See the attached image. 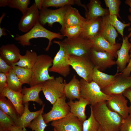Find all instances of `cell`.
<instances>
[{"label": "cell", "instance_id": "cell-7", "mask_svg": "<svg viewBox=\"0 0 131 131\" xmlns=\"http://www.w3.org/2000/svg\"><path fill=\"white\" fill-rule=\"evenodd\" d=\"M69 64L82 79L88 82L92 81V74L95 66L89 56L70 55Z\"/></svg>", "mask_w": 131, "mask_h": 131}, {"label": "cell", "instance_id": "cell-39", "mask_svg": "<svg viewBox=\"0 0 131 131\" xmlns=\"http://www.w3.org/2000/svg\"><path fill=\"white\" fill-rule=\"evenodd\" d=\"M105 5L108 8L109 15H115L121 19L119 16L120 6L121 2L120 0H105Z\"/></svg>", "mask_w": 131, "mask_h": 131}, {"label": "cell", "instance_id": "cell-19", "mask_svg": "<svg viewBox=\"0 0 131 131\" xmlns=\"http://www.w3.org/2000/svg\"><path fill=\"white\" fill-rule=\"evenodd\" d=\"M20 55L19 49L14 44L3 45L0 48V58L11 66L18 61Z\"/></svg>", "mask_w": 131, "mask_h": 131}, {"label": "cell", "instance_id": "cell-26", "mask_svg": "<svg viewBox=\"0 0 131 131\" xmlns=\"http://www.w3.org/2000/svg\"><path fill=\"white\" fill-rule=\"evenodd\" d=\"M64 92L66 98L69 100L76 99L79 100L81 98L80 82L75 75H74L70 81L65 84Z\"/></svg>", "mask_w": 131, "mask_h": 131}, {"label": "cell", "instance_id": "cell-18", "mask_svg": "<svg viewBox=\"0 0 131 131\" xmlns=\"http://www.w3.org/2000/svg\"><path fill=\"white\" fill-rule=\"evenodd\" d=\"M102 24V18L87 20L82 26L81 35L83 37L91 40L100 34Z\"/></svg>", "mask_w": 131, "mask_h": 131}, {"label": "cell", "instance_id": "cell-50", "mask_svg": "<svg viewBox=\"0 0 131 131\" xmlns=\"http://www.w3.org/2000/svg\"><path fill=\"white\" fill-rule=\"evenodd\" d=\"M128 19L131 22V15H129L128 16ZM129 31H130V32L129 34L128 35L127 37L129 38L131 37V27L129 28L128 29Z\"/></svg>", "mask_w": 131, "mask_h": 131}, {"label": "cell", "instance_id": "cell-40", "mask_svg": "<svg viewBox=\"0 0 131 131\" xmlns=\"http://www.w3.org/2000/svg\"><path fill=\"white\" fill-rule=\"evenodd\" d=\"M14 125L15 123L11 117L0 109V130L9 129Z\"/></svg>", "mask_w": 131, "mask_h": 131}, {"label": "cell", "instance_id": "cell-43", "mask_svg": "<svg viewBox=\"0 0 131 131\" xmlns=\"http://www.w3.org/2000/svg\"><path fill=\"white\" fill-rule=\"evenodd\" d=\"M7 86L6 74L3 73H0V93Z\"/></svg>", "mask_w": 131, "mask_h": 131}, {"label": "cell", "instance_id": "cell-22", "mask_svg": "<svg viewBox=\"0 0 131 131\" xmlns=\"http://www.w3.org/2000/svg\"><path fill=\"white\" fill-rule=\"evenodd\" d=\"M21 91H16L6 87L0 94L7 97L12 103L18 114L21 115L23 113L24 106L23 104Z\"/></svg>", "mask_w": 131, "mask_h": 131}, {"label": "cell", "instance_id": "cell-35", "mask_svg": "<svg viewBox=\"0 0 131 131\" xmlns=\"http://www.w3.org/2000/svg\"><path fill=\"white\" fill-rule=\"evenodd\" d=\"M90 109V117L83 122V131H98L100 127V125L95 118L91 108Z\"/></svg>", "mask_w": 131, "mask_h": 131}, {"label": "cell", "instance_id": "cell-20", "mask_svg": "<svg viewBox=\"0 0 131 131\" xmlns=\"http://www.w3.org/2000/svg\"><path fill=\"white\" fill-rule=\"evenodd\" d=\"M87 11L85 16L87 20L102 17L109 15L108 9L102 7L100 1L97 0H91L87 6Z\"/></svg>", "mask_w": 131, "mask_h": 131}, {"label": "cell", "instance_id": "cell-28", "mask_svg": "<svg viewBox=\"0 0 131 131\" xmlns=\"http://www.w3.org/2000/svg\"><path fill=\"white\" fill-rule=\"evenodd\" d=\"M38 56L35 51L27 50L25 55H20L19 60L12 66L16 65L32 69L37 60Z\"/></svg>", "mask_w": 131, "mask_h": 131}, {"label": "cell", "instance_id": "cell-6", "mask_svg": "<svg viewBox=\"0 0 131 131\" xmlns=\"http://www.w3.org/2000/svg\"><path fill=\"white\" fill-rule=\"evenodd\" d=\"M53 42L58 44L59 49L53 59L52 65L49 69V71L56 73L66 77L70 71V55L62 41H54Z\"/></svg>", "mask_w": 131, "mask_h": 131}, {"label": "cell", "instance_id": "cell-5", "mask_svg": "<svg viewBox=\"0 0 131 131\" xmlns=\"http://www.w3.org/2000/svg\"><path fill=\"white\" fill-rule=\"evenodd\" d=\"M62 41L69 55L89 56L90 50L93 47L91 41L81 35L73 38H66Z\"/></svg>", "mask_w": 131, "mask_h": 131}, {"label": "cell", "instance_id": "cell-38", "mask_svg": "<svg viewBox=\"0 0 131 131\" xmlns=\"http://www.w3.org/2000/svg\"><path fill=\"white\" fill-rule=\"evenodd\" d=\"M43 113H41L37 117L31 122L27 128L31 129L33 131H44L48 125L43 118Z\"/></svg>", "mask_w": 131, "mask_h": 131}, {"label": "cell", "instance_id": "cell-47", "mask_svg": "<svg viewBox=\"0 0 131 131\" xmlns=\"http://www.w3.org/2000/svg\"><path fill=\"white\" fill-rule=\"evenodd\" d=\"M11 131H26L20 127L14 125L12 126L10 128Z\"/></svg>", "mask_w": 131, "mask_h": 131}, {"label": "cell", "instance_id": "cell-25", "mask_svg": "<svg viewBox=\"0 0 131 131\" xmlns=\"http://www.w3.org/2000/svg\"><path fill=\"white\" fill-rule=\"evenodd\" d=\"M86 20L77 9L69 5L64 16V27L78 25L82 26Z\"/></svg>", "mask_w": 131, "mask_h": 131}, {"label": "cell", "instance_id": "cell-56", "mask_svg": "<svg viewBox=\"0 0 131 131\" xmlns=\"http://www.w3.org/2000/svg\"><path fill=\"white\" fill-rule=\"evenodd\" d=\"M130 41L131 42V38L130 39Z\"/></svg>", "mask_w": 131, "mask_h": 131}, {"label": "cell", "instance_id": "cell-48", "mask_svg": "<svg viewBox=\"0 0 131 131\" xmlns=\"http://www.w3.org/2000/svg\"><path fill=\"white\" fill-rule=\"evenodd\" d=\"M8 0H0V7H4L8 6Z\"/></svg>", "mask_w": 131, "mask_h": 131}, {"label": "cell", "instance_id": "cell-12", "mask_svg": "<svg viewBox=\"0 0 131 131\" xmlns=\"http://www.w3.org/2000/svg\"><path fill=\"white\" fill-rule=\"evenodd\" d=\"M89 57L95 67L101 72L116 64L115 57L112 54L93 48L90 50Z\"/></svg>", "mask_w": 131, "mask_h": 131}, {"label": "cell", "instance_id": "cell-37", "mask_svg": "<svg viewBox=\"0 0 131 131\" xmlns=\"http://www.w3.org/2000/svg\"><path fill=\"white\" fill-rule=\"evenodd\" d=\"M30 3L29 0H8V6L11 8L19 10L23 15L28 9Z\"/></svg>", "mask_w": 131, "mask_h": 131}, {"label": "cell", "instance_id": "cell-42", "mask_svg": "<svg viewBox=\"0 0 131 131\" xmlns=\"http://www.w3.org/2000/svg\"><path fill=\"white\" fill-rule=\"evenodd\" d=\"M12 69V67L0 58V72L7 75Z\"/></svg>", "mask_w": 131, "mask_h": 131}, {"label": "cell", "instance_id": "cell-8", "mask_svg": "<svg viewBox=\"0 0 131 131\" xmlns=\"http://www.w3.org/2000/svg\"><path fill=\"white\" fill-rule=\"evenodd\" d=\"M66 83L62 77L59 76L42 83V91L46 99L51 104L65 95L64 89Z\"/></svg>", "mask_w": 131, "mask_h": 131}, {"label": "cell", "instance_id": "cell-32", "mask_svg": "<svg viewBox=\"0 0 131 131\" xmlns=\"http://www.w3.org/2000/svg\"><path fill=\"white\" fill-rule=\"evenodd\" d=\"M100 34L105 39L112 44H115L118 34L116 30L110 24L103 23Z\"/></svg>", "mask_w": 131, "mask_h": 131}, {"label": "cell", "instance_id": "cell-53", "mask_svg": "<svg viewBox=\"0 0 131 131\" xmlns=\"http://www.w3.org/2000/svg\"><path fill=\"white\" fill-rule=\"evenodd\" d=\"M0 131H11L10 129L3 130H0Z\"/></svg>", "mask_w": 131, "mask_h": 131}, {"label": "cell", "instance_id": "cell-55", "mask_svg": "<svg viewBox=\"0 0 131 131\" xmlns=\"http://www.w3.org/2000/svg\"><path fill=\"white\" fill-rule=\"evenodd\" d=\"M54 131H57L54 128H53Z\"/></svg>", "mask_w": 131, "mask_h": 131}, {"label": "cell", "instance_id": "cell-29", "mask_svg": "<svg viewBox=\"0 0 131 131\" xmlns=\"http://www.w3.org/2000/svg\"><path fill=\"white\" fill-rule=\"evenodd\" d=\"M0 109L13 119L16 126L19 116L16 108L11 101L0 94Z\"/></svg>", "mask_w": 131, "mask_h": 131}, {"label": "cell", "instance_id": "cell-45", "mask_svg": "<svg viewBox=\"0 0 131 131\" xmlns=\"http://www.w3.org/2000/svg\"><path fill=\"white\" fill-rule=\"evenodd\" d=\"M123 94L129 100L130 102V105L129 107V114L131 115V87L125 90L123 92Z\"/></svg>", "mask_w": 131, "mask_h": 131}, {"label": "cell", "instance_id": "cell-3", "mask_svg": "<svg viewBox=\"0 0 131 131\" xmlns=\"http://www.w3.org/2000/svg\"><path fill=\"white\" fill-rule=\"evenodd\" d=\"M53 59L46 54L38 55L37 60L32 69V74L29 85L32 86L54 79L49 74V69L53 64Z\"/></svg>", "mask_w": 131, "mask_h": 131}, {"label": "cell", "instance_id": "cell-44", "mask_svg": "<svg viewBox=\"0 0 131 131\" xmlns=\"http://www.w3.org/2000/svg\"><path fill=\"white\" fill-rule=\"evenodd\" d=\"M130 51L131 54L130 61L125 69L121 72L123 75L126 76H130L131 72V47Z\"/></svg>", "mask_w": 131, "mask_h": 131}, {"label": "cell", "instance_id": "cell-2", "mask_svg": "<svg viewBox=\"0 0 131 131\" xmlns=\"http://www.w3.org/2000/svg\"><path fill=\"white\" fill-rule=\"evenodd\" d=\"M64 36L62 34L51 31L47 29L37 22L34 26L30 31L21 35H18L15 37V40L23 47L31 45L30 40L33 38H45L48 39L49 42L45 49V51L49 50L52 45V41L55 38L60 39Z\"/></svg>", "mask_w": 131, "mask_h": 131}, {"label": "cell", "instance_id": "cell-49", "mask_svg": "<svg viewBox=\"0 0 131 131\" xmlns=\"http://www.w3.org/2000/svg\"><path fill=\"white\" fill-rule=\"evenodd\" d=\"M5 29L4 28H1L0 27V37L3 36H5L7 35L5 32Z\"/></svg>", "mask_w": 131, "mask_h": 131}, {"label": "cell", "instance_id": "cell-17", "mask_svg": "<svg viewBox=\"0 0 131 131\" xmlns=\"http://www.w3.org/2000/svg\"><path fill=\"white\" fill-rule=\"evenodd\" d=\"M93 48L101 51L107 52L117 58V52L121 48L122 44L116 43L112 44L105 39L100 34L90 40Z\"/></svg>", "mask_w": 131, "mask_h": 131}, {"label": "cell", "instance_id": "cell-4", "mask_svg": "<svg viewBox=\"0 0 131 131\" xmlns=\"http://www.w3.org/2000/svg\"><path fill=\"white\" fill-rule=\"evenodd\" d=\"M80 81L81 97L88 100L91 106L106 102L110 98L111 96L103 92L99 87L93 81L88 82L82 78Z\"/></svg>", "mask_w": 131, "mask_h": 131}, {"label": "cell", "instance_id": "cell-21", "mask_svg": "<svg viewBox=\"0 0 131 131\" xmlns=\"http://www.w3.org/2000/svg\"><path fill=\"white\" fill-rule=\"evenodd\" d=\"M24 105V110L22 114L19 116L17 124L18 126L26 131V128L33 120L37 117L41 113L43 112L45 105L43 104L42 108L39 110L31 112L29 109V103H25Z\"/></svg>", "mask_w": 131, "mask_h": 131}, {"label": "cell", "instance_id": "cell-11", "mask_svg": "<svg viewBox=\"0 0 131 131\" xmlns=\"http://www.w3.org/2000/svg\"><path fill=\"white\" fill-rule=\"evenodd\" d=\"M131 87V75L126 76L119 73L115 80L101 89L105 94L110 96L123 94L127 89Z\"/></svg>", "mask_w": 131, "mask_h": 131}, {"label": "cell", "instance_id": "cell-16", "mask_svg": "<svg viewBox=\"0 0 131 131\" xmlns=\"http://www.w3.org/2000/svg\"><path fill=\"white\" fill-rule=\"evenodd\" d=\"M127 36L123 38L122 43L120 48L117 52V59L115 61L119 72H122L126 68L130 60L129 52L131 49V44Z\"/></svg>", "mask_w": 131, "mask_h": 131}, {"label": "cell", "instance_id": "cell-41", "mask_svg": "<svg viewBox=\"0 0 131 131\" xmlns=\"http://www.w3.org/2000/svg\"><path fill=\"white\" fill-rule=\"evenodd\" d=\"M119 131H131V115H129L124 120L120 128Z\"/></svg>", "mask_w": 131, "mask_h": 131}, {"label": "cell", "instance_id": "cell-52", "mask_svg": "<svg viewBox=\"0 0 131 131\" xmlns=\"http://www.w3.org/2000/svg\"><path fill=\"white\" fill-rule=\"evenodd\" d=\"M6 14L5 13H3V14L0 18V24L3 19L4 17L5 16Z\"/></svg>", "mask_w": 131, "mask_h": 131}, {"label": "cell", "instance_id": "cell-14", "mask_svg": "<svg viewBox=\"0 0 131 131\" xmlns=\"http://www.w3.org/2000/svg\"><path fill=\"white\" fill-rule=\"evenodd\" d=\"M39 15V11L34 3L23 14L18 24V29L23 32H28L38 21Z\"/></svg>", "mask_w": 131, "mask_h": 131}, {"label": "cell", "instance_id": "cell-15", "mask_svg": "<svg viewBox=\"0 0 131 131\" xmlns=\"http://www.w3.org/2000/svg\"><path fill=\"white\" fill-rule=\"evenodd\" d=\"M128 100L123 94L111 96L110 98L106 101V105L111 110L116 112L124 119L129 115Z\"/></svg>", "mask_w": 131, "mask_h": 131}, {"label": "cell", "instance_id": "cell-34", "mask_svg": "<svg viewBox=\"0 0 131 131\" xmlns=\"http://www.w3.org/2000/svg\"><path fill=\"white\" fill-rule=\"evenodd\" d=\"M6 76L7 86L16 91H21L23 84L20 82L12 69L10 70Z\"/></svg>", "mask_w": 131, "mask_h": 131}, {"label": "cell", "instance_id": "cell-23", "mask_svg": "<svg viewBox=\"0 0 131 131\" xmlns=\"http://www.w3.org/2000/svg\"><path fill=\"white\" fill-rule=\"evenodd\" d=\"M41 91L42 83L29 88L24 87L21 91L23 103L33 101L36 102L40 105H43V102L39 96V93Z\"/></svg>", "mask_w": 131, "mask_h": 131}, {"label": "cell", "instance_id": "cell-51", "mask_svg": "<svg viewBox=\"0 0 131 131\" xmlns=\"http://www.w3.org/2000/svg\"><path fill=\"white\" fill-rule=\"evenodd\" d=\"M125 3L130 7L129 11L130 13H131V0H126L125 1Z\"/></svg>", "mask_w": 131, "mask_h": 131}, {"label": "cell", "instance_id": "cell-27", "mask_svg": "<svg viewBox=\"0 0 131 131\" xmlns=\"http://www.w3.org/2000/svg\"><path fill=\"white\" fill-rule=\"evenodd\" d=\"M119 72L117 70L115 75H109L99 71L94 67L92 76V81L97 84L101 89L113 82L119 74Z\"/></svg>", "mask_w": 131, "mask_h": 131}, {"label": "cell", "instance_id": "cell-30", "mask_svg": "<svg viewBox=\"0 0 131 131\" xmlns=\"http://www.w3.org/2000/svg\"><path fill=\"white\" fill-rule=\"evenodd\" d=\"M76 4L83 7L86 12L87 11V7L82 4L80 0H43L42 7L46 8L53 7L60 8L67 5Z\"/></svg>", "mask_w": 131, "mask_h": 131}, {"label": "cell", "instance_id": "cell-46", "mask_svg": "<svg viewBox=\"0 0 131 131\" xmlns=\"http://www.w3.org/2000/svg\"><path fill=\"white\" fill-rule=\"evenodd\" d=\"M43 0H35L34 3L36 4L39 10L42 8V4Z\"/></svg>", "mask_w": 131, "mask_h": 131}, {"label": "cell", "instance_id": "cell-9", "mask_svg": "<svg viewBox=\"0 0 131 131\" xmlns=\"http://www.w3.org/2000/svg\"><path fill=\"white\" fill-rule=\"evenodd\" d=\"M69 6L54 10L42 8L40 10L38 22L43 26L48 24L51 27L54 23L57 22L61 25V28L64 27V16Z\"/></svg>", "mask_w": 131, "mask_h": 131}, {"label": "cell", "instance_id": "cell-31", "mask_svg": "<svg viewBox=\"0 0 131 131\" xmlns=\"http://www.w3.org/2000/svg\"><path fill=\"white\" fill-rule=\"evenodd\" d=\"M117 17L115 15H109L106 16L102 17V22L112 25L121 35L123 38L124 37L123 32L125 28L129 26L131 23H130L127 24L123 23L119 20Z\"/></svg>", "mask_w": 131, "mask_h": 131}, {"label": "cell", "instance_id": "cell-13", "mask_svg": "<svg viewBox=\"0 0 131 131\" xmlns=\"http://www.w3.org/2000/svg\"><path fill=\"white\" fill-rule=\"evenodd\" d=\"M82 124V122L70 112L65 117L51 123L57 131H83Z\"/></svg>", "mask_w": 131, "mask_h": 131}, {"label": "cell", "instance_id": "cell-54", "mask_svg": "<svg viewBox=\"0 0 131 131\" xmlns=\"http://www.w3.org/2000/svg\"><path fill=\"white\" fill-rule=\"evenodd\" d=\"M98 131H104L100 127V128Z\"/></svg>", "mask_w": 131, "mask_h": 131}, {"label": "cell", "instance_id": "cell-24", "mask_svg": "<svg viewBox=\"0 0 131 131\" xmlns=\"http://www.w3.org/2000/svg\"><path fill=\"white\" fill-rule=\"evenodd\" d=\"M67 103L70 107V112L80 121L83 122L86 119L85 108L87 105L90 104L88 100L81 97L78 101L69 100Z\"/></svg>", "mask_w": 131, "mask_h": 131}, {"label": "cell", "instance_id": "cell-33", "mask_svg": "<svg viewBox=\"0 0 131 131\" xmlns=\"http://www.w3.org/2000/svg\"><path fill=\"white\" fill-rule=\"evenodd\" d=\"M11 66L21 82L23 84H27L29 85L32 74V69L16 65Z\"/></svg>", "mask_w": 131, "mask_h": 131}, {"label": "cell", "instance_id": "cell-1", "mask_svg": "<svg viewBox=\"0 0 131 131\" xmlns=\"http://www.w3.org/2000/svg\"><path fill=\"white\" fill-rule=\"evenodd\" d=\"M90 107L93 115L104 131H119L124 119L107 107L106 101L98 103Z\"/></svg>", "mask_w": 131, "mask_h": 131}, {"label": "cell", "instance_id": "cell-10", "mask_svg": "<svg viewBox=\"0 0 131 131\" xmlns=\"http://www.w3.org/2000/svg\"><path fill=\"white\" fill-rule=\"evenodd\" d=\"M65 95L58 99L52 105L51 109L48 112L42 115L46 123L62 119L70 112V107L66 102Z\"/></svg>", "mask_w": 131, "mask_h": 131}, {"label": "cell", "instance_id": "cell-36", "mask_svg": "<svg viewBox=\"0 0 131 131\" xmlns=\"http://www.w3.org/2000/svg\"><path fill=\"white\" fill-rule=\"evenodd\" d=\"M82 30V25H78L61 28L60 31L64 37L71 38L81 35Z\"/></svg>", "mask_w": 131, "mask_h": 131}]
</instances>
